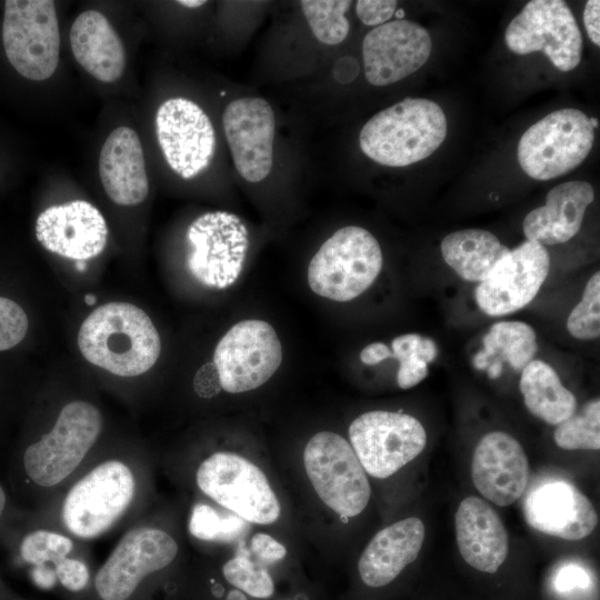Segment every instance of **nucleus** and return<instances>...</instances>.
Listing matches in <instances>:
<instances>
[{
    "label": "nucleus",
    "instance_id": "1",
    "mask_svg": "<svg viewBox=\"0 0 600 600\" xmlns=\"http://www.w3.org/2000/svg\"><path fill=\"white\" fill-rule=\"evenodd\" d=\"M78 347L92 364L116 376L148 371L161 352V340L149 316L127 302H109L82 322Z\"/></svg>",
    "mask_w": 600,
    "mask_h": 600
},
{
    "label": "nucleus",
    "instance_id": "2",
    "mask_svg": "<svg viewBox=\"0 0 600 600\" xmlns=\"http://www.w3.org/2000/svg\"><path fill=\"white\" fill-rule=\"evenodd\" d=\"M447 136V119L431 100L407 98L386 108L362 127V152L379 164L406 167L431 156Z\"/></svg>",
    "mask_w": 600,
    "mask_h": 600
},
{
    "label": "nucleus",
    "instance_id": "3",
    "mask_svg": "<svg viewBox=\"0 0 600 600\" xmlns=\"http://www.w3.org/2000/svg\"><path fill=\"white\" fill-rule=\"evenodd\" d=\"M382 251L367 229L347 226L327 239L308 267V283L318 296L344 302L362 294L382 269Z\"/></svg>",
    "mask_w": 600,
    "mask_h": 600
},
{
    "label": "nucleus",
    "instance_id": "4",
    "mask_svg": "<svg viewBox=\"0 0 600 600\" xmlns=\"http://www.w3.org/2000/svg\"><path fill=\"white\" fill-rule=\"evenodd\" d=\"M593 142L590 118L578 109H560L522 134L517 149L518 161L529 177L551 180L581 164Z\"/></svg>",
    "mask_w": 600,
    "mask_h": 600
},
{
    "label": "nucleus",
    "instance_id": "5",
    "mask_svg": "<svg viewBox=\"0 0 600 600\" xmlns=\"http://www.w3.org/2000/svg\"><path fill=\"white\" fill-rule=\"evenodd\" d=\"M2 41L10 64L22 77L42 81L59 62L60 34L52 0H7Z\"/></svg>",
    "mask_w": 600,
    "mask_h": 600
},
{
    "label": "nucleus",
    "instance_id": "6",
    "mask_svg": "<svg viewBox=\"0 0 600 600\" xmlns=\"http://www.w3.org/2000/svg\"><path fill=\"white\" fill-rule=\"evenodd\" d=\"M101 429L102 417L93 404H66L52 430L26 449L22 461L27 476L41 487L61 482L80 464Z\"/></svg>",
    "mask_w": 600,
    "mask_h": 600
},
{
    "label": "nucleus",
    "instance_id": "7",
    "mask_svg": "<svg viewBox=\"0 0 600 600\" xmlns=\"http://www.w3.org/2000/svg\"><path fill=\"white\" fill-rule=\"evenodd\" d=\"M307 476L318 497L341 517H356L367 507L371 488L351 444L341 436L321 431L303 452Z\"/></svg>",
    "mask_w": 600,
    "mask_h": 600
},
{
    "label": "nucleus",
    "instance_id": "8",
    "mask_svg": "<svg viewBox=\"0 0 600 600\" xmlns=\"http://www.w3.org/2000/svg\"><path fill=\"white\" fill-rule=\"evenodd\" d=\"M134 490L127 464L119 460L98 464L67 493L62 506L66 528L82 539L104 533L128 509Z\"/></svg>",
    "mask_w": 600,
    "mask_h": 600
},
{
    "label": "nucleus",
    "instance_id": "9",
    "mask_svg": "<svg viewBox=\"0 0 600 600\" xmlns=\"http://www.w3.org/2000/svg\"><path fill=\"white\" fill-rule=\"evenodd\" d=\"M196 480L204 494L248 522L270 524L280 516L266 474L239 454L213 453L199 466Z\"/></svg>",
    "mask_w": 600,
    "mask_h": 600
},
{
    "label": "nucleus",
    "instance_id": "10",
    "mask_svg": "<svg viewBox=\"0 0 600 600\" xmlns=\"http://www.w3.org/2000/svg\"><path fill=\"white\" fill-rule=\"evenodd\" d=\"M351 447L364 471L386 479L418 457L427 433L414 417L374 410L360 414L349 427Z\"/></svg>",
    "mask_w": 600,
    "mask_h": 600
},
{
    "label": "nucleus",
    "instance_id": "11",
    "mask_svg": "<svg viewBox=\"0 0 600 600\" xmlns=\"http://www.w3.org/2000/svg\"><path fill=\"white\" fill-rule=\"evenodd\" d=\"M504 40L517 54L543 52L563 72L573 70L581 60V31L562 0L529 1L507 27Z\"/></svg>",
    "mask_w": 600,
    "mask_h": 600
},
{
    "label": "nucleus",
    "instance_id": "12",
    "mask_svg": "<svg viewBox=\"0 0 600 600\" xmlns=\"http://www.w3.org/2000/svg\"><path fill=\"white\" fill-rule=\"evenodd\" d=\"M282 362V346L273 327L263 320L236 323L218 342L213 364L221 388L241 393L259 388Z\"/></svg>",
    "mask_w": 600,
    "mask_h": 600
},
{
    "label": "nucleus",
    "instance_id": "13",
    "mask_svg": "<svg viewBox=\"0 0 600 600\" xmlns=\"http://www.w3.org/2000/svg\"><path fill=\"white\" fill-rule=\"evenodd\" d=\"M188 268L201 283L218 289L239 277L249 244L241 219L227 211L206 212L188 228Z\"/></svg>",
    "mask_w": 600,
    "mask_h": 600
},
{
    "label": "nucleus",
    "instance_id": "14",
    "mask_svg": "<svg viewBox=\"0 0 600 600\" xmlns=\"http://www.w3.org/2000/svg\"><path fill=\"white\" fill-rule=\"evenodd\" d=\"M156 132L167 163L181 178L192 179L209 167L216 133L194 101L178 97L162 102L156 113Z\"/></svg>",
    "mask_w": 600,
    "mask_h": 600
},
{
    "label": "nucleus",
    "instance_id": "15",
    "mask_svg": "<svg viewBox=\"0 0 600 600\" xmlns=\"http://www.w3.org/2000/svg\"><path fill=\"white\" fill-rule=\"evenodd\" d=\"M549 270L550 257L546 247L526 240L509 250L478 283L476 302L490 317L511 314L534 299Z\"/></svg>",
    "mask_w": 600,
    "mask_h": 600
},
{
    "label": "nucleus",
    "instance_id": "16",
    "mask_svg": "<svg viewBox=\"0 0 600 600\" xmlns=\"http://www.w3.org/2000/svg\"><path fill=\"white\" fill-rule=\"evenodd\" d=\"M178 553L176 540L166 531L140 527L127 532L96 574L102 600H127L141 580L169 566Z\"/></svg>",
    "mask_w": 600,
    "mask_h": 600
},
{
    "label": "nucleus",
    "instance_id": "17",
    "mask_svg": "<svg viewBox=\"0 0 600 600\" xmlns=\"http://www.w3.org/2000/svg\"><path fill=\"white\" fill-rule=\"evenodd\" d=\"M224 136L238 173L249 182L268 177L273 161L274 112L263 98L232 100L222 114Z\"/></svg>",
    "mask_w": 600,
    "mask_h": 600
},
{
    "label": "nucleus",
    "instance_id": "18",
    "mask_svg": "<svg viewBox=\"0 0 600 600\" xmlns=\"http://www.w3.org/2000/svg\"><path fill=\"white\" fill-rule=\"evenodd\" d=\"M427 29L403 19L369 31L362 41L364 76L372 86L398 82L420 69L431 53Z\"/></svg>",
    "mask_w": 600,
    "mask_h": 600
},
{
    "label": "nucleus",
    "instance_id": "19",
    "mask_svg": "<svg viewBox=\"0 0 600 600\" xmlns=\"http://www.w3.org/2000/svg\"><path fill=\"white\" fill-rule=\"evenodd\" d=\"M36 236L48 251L84 261L103 251L108 227L93 204L74 200L42 211L36 221Z\"/></svg>",
    "mask_w": 600,
    "mask_h": 600
},
{
    "label": "nucleus",
    "instance_id": "20",
    "mask_svg": "<svg viewBox=\"0 0 600 600\" xmlns=\"http://www.w3.org/2000/svg\"><path fill=\"white\" fill-rule=\"evenodd\" d=\"M529 462L522 446L503 431L484 434L471 461V478L477 490L497 506L507 507L527 488Z\"/></svg>",
    "mask_w": 600,
    "mask_h": 600
},
{
    "label": "nucleus",
    "instance_id": "21",
    "mask_svg": "<svg viewBox=\"0 0 600 600\" xmlns=\"http://www.w3.org/2000/svg\"><path fill=\"white\" fill-rule=\"evenodd\" d=\"M523 513L531 528L570 541L588 537L598 523L590 500L564 480L548 481L532 489L523 502Z\"/></svg>",
    "mask_w": 600,
    "mask_h": 600
},
{
    "label": "nucleus",
    "instance_id": "22",
    "mask_svg": "<svg viewBox=\"0 0 600 600\" xmlns=\"http://www.w3.org/2000/svg\"><path fill=\"white\" fill-rule=\"evenodd\" d=\"M462 559L476 570L494 573L508 556L507 529L497 511L478 497L463 499L454 516Z\"/></svg>",
    "mask_w": 600,
    "mask_h": 600
},
{
    "label": "nucleus",
    "instance_id": "23",
    "mask_svg": "<svg viewBox=\"0 0 600 600\" xmlns=\"http://www.w3.org/2000/svg\"><path fill=\"white\" fill-rule=\"evenodd\" d=\"M99 176L108 197L120 206L141 203L149 192L144 154L137 132L116 128L99 157Z\"/></svg>",
    "mask_w": 600,
    "mask_h": 600
},
{
    "label": "nucleus",
    "instance_id": "24",
    "mask_svg": "<svg viewBox=\"0 0 600 600\" xmlns=\"http://www.w3.org/2000/svg\"><path fill=\"white\" fill-rule=\"evenodd\" d=\"M593 199V187L587 181H569L553 187L547 194L546 204L526 216V240L542 246L569 241L579 232L587 208Z\"/></svg>",
    "mask_w": 600,
    "mask_h": 600
},
{
    "label": "nucleus",
    "instance_id": "25",
    "mask_svg": "<svg viewBox=\"0 0 600 600\" xmlns=\"http://www.w3.org/2000/svg\"><path fill=\"white\" fill-rule=\"evenodd\" d=\"M426 528L416 517H410L380 530L363 550L358 570L369 587L379 588L393 581L413 562L423 544Z\"/></svg>",
    "mask_w": 600,
    "mask_h": 600
},
{
    "label": "nucleus",
    "instance_id": "26",
    "mask_svg": "<svg viewBox=\"0 0 600 600\" xmlns=\"http://www.w3.org/2000/svg\"><path fill=\"white\" fill-rule=\"evenodd\" d=\"M70 44L78 63L99 81L114 82L122 76L124 48L101 12L88 10L76 18L70 29Z\"/></svg>",
    "mask_w": 600,
    "mask_h": 600
},
{
    "label": "nucleus",
    "instance_id": "27",
    "mask_svg": "<svg viewBox=\"0 0 600 600\" xmlns=\"http://www.w3.org/2000/svg\"><path fill=\"white\" fill-rule=\"evenodd\" d=\"M444 262L462 279L482 282L498 261L510 250L490 231L463 229L441 241Z\"/></svg>",
    "mask_w": 600,
    "mask_h": 600
},
{
    "label": "nucleus",
    "instance_id": "28",
    "mask_svg": "<svg viewBox=\"0 0 600 600\" xmlns=\"http://www.w3.org/2000/svg\"><path fill=\"white\" fill-rule=\"evenodd\" d=\"M519 388L529 412L548 424L558 426L577 411L574 394L542 360H532L521 370Z\"/></svg>",
    "mask_w": 600,
    "mask_h": 600
},
{
    "label": "nucleus",
    "instance_id": "29",
    "mask_svg": "<svg viewBox=\"0 0 600 600\" xmlns=\"http://www.w3.org/2000/svg\"><path fill=\"white\" fill-rule=\"evenodd\" d=\"M537 334L533 328L522 321H500L483 337V349L472 360L477 369H487L490 359L499 356V362L507 361L516 371H521L537 352Z\"/></svg>",
    "mask_w": 600,
    "mask_h": 600
},
{
    "label": "nucleus",
    "instance_id": "30",
    "mask_svg": "<svg viewBox=\"0 0 600 600\" xmlns=\"http://www.w3.org/2000/svg\"><path fill=\"white\" fill-rule=\"evenodd\" d=\"M392 358L399 361L397 382L401 389L420 383L428 376V363L437 357L436 342L418 333H404L391 341Z\"/></svg>",
    "mask_w": 600,
    "mask_h": 600
},
{
    "label": "nucleus",
    "instance_id": "31",
    "mask_svg": "<svg viewBox=\"0 0 600 600\" xmlns=\"http://www.w3.org/2000/svg\"><path fill=\"white\" fill-rule=\"evenodd\" d=\"M349 0H302L301 10L318 41L328 46L341 43L348 36L350 23L346 13Z\"/></svg>",
    "mask_w": 600,
    "mask_h": 600
},
{
    "label": "nucleus",
    "instance_id": "32",
    "mask_svg": "<svg viewBox=\"0 0 600 600\" xmlns=\"http://www.w3.org/2000/svg\"><path fill=\"white\" fill-rule=\"evenodd\" d=\"M553 440L564 450H599L600 400L588 401L580 411L559 423Z\"/></svg>",
    "mask_w": 600,
    "mask_h": 600
},
{
    "label": "nucleus",
    "instance_id": "33",
    "mask_svg": "<svg viewBox=\"0 0 600 600\" xmlns=\"http://www.w3.org/2000/svg\"><path fill=\"white\" fill-rule=\"evenodd\" d=\"M247 522L237 514L221 516L213 508L198 503L192 509L189 530L198 539L229 543L248 534Z\"/></svg>",
    "mask_w": 600,
    "mask_h": 600
},
{
    "label": "nucleus",
    "instance_id": "34",
    "mask_svg": "<svg viewBox=\"0 0 600 600\" xmlns=\"http://www.w3.org/2000/svg\"><path fill=\"white\" fill-rule=\"evenodd\" d=\"M569 333L579 340H593L600 336V273L587 281L582 298L567 319Z\"/></svg>",
    "mask_w": 600,
    "mask_h": 600
},
{
    "label": "nucleus",
    "instance_id": "35",
    "mask_svg": "<svg viewBox=\"0 0 600 600\" xmlns=\"http://www.w3.org/2000/svg\"><path fill=\"white\" fill-rule=\"evenodd\" d=\"M224 579L244 594L258 599L270 598L274 592L272 577L267 569L239 554L222 567Z\"/></svg>",
    "mask_w": 600,
    "mask_h": 600
},
{
    "label": "nucleus",
    "instance_id": "36",
    "mask_svg": "<svg viewBox=\"0 0 600 600\" xmlns=\"http://www.w3.org/2000/svg\"><path fill=\"white\" fill-rule=\"evenodd\" d=\"M72 541L59 533L48 530H36L27 534L20 543V554L24 561L42 566L66 558L72 550Z\"/></svg>",
    "mask_w": 600,
    "mask_h": 600
},
{
    "label": "nucleus",
    "instance_id": "37",
    "mask_svg": "<svg viewBox=\"0 0 600 600\" xmlns=\"http://www.w3.org/2000/svg\"><path fill=\"white\" fill-rule=\"evenodd\" d=\"M28 317L13 300L0 297V351L17 346L28 331Z\"/></svg>",
    "mask_w": 600,
    "mask_h": 600
},
{
    "label": "nucleus",
    "instance_id": "38",
    "mask_svg": "<svg viewBox=\"0 0 600 600\" xmlns=\"http://www.w3.org/2000/svg\"><path fill=\"white\" fill-rule=\"evenodd\" d=\"M397 6L396 0H359L356 2V12L366 26L379 27L391 19Z\"/></svg>",
    "mask_w": 600,
    "mask_h": 600
},
{
    "label": "nucleus",
    "instance_id": "39",
    "mask_svg": "<svg viewBox=\"0 0 600 600\" xmlns=\"http://www.w3.org/2000/svg\"><path fill=\"white\" fill-rule=\"evenodd\" d=\"M56 574L61 584L70 591L82 590L89 581L87 566L72 558H63L54 563Z\"/></svg>",
    "mask_w": 600,
    "mask_h": 600
},
{
    "label": "nucleus",
    "instance_id": "40",
    "mask_svg": "<svg viewBox=\"0 0 600 600\" xmlns=\"http://www.w3.org/2000/svg\"><path fill=\"white\" fill-rule=\"evenodd\" d=\"M251 550L264 562H276L284 558L287 550L274 538L266 533H256L251 539Z\"/></svg>",
    "mask_w": 600,
    "mask_h": 600
},
{
    "label": "nucleus",
    "instance_id": "41",
    "mask_svg": "<svg viewBox=\"0 0 600 600\" xmlns=\"http://www.w3.org/2000/svg\"><path fill=\"white\" fill-rule=\"evenodd\" d=\"M193 388L202 398H211L222 389L213 362L207 363L199 369L193 380Z\"/></svg>",
    "mask_w": 600,
    "mask_h": 600
},
{
    "label": "nucleus",
    "instance_id": "42",
    "mask_svg": "<svg viewBox=\"0 0 600 600\" xmlns=\"http://www.w3.org/2000/svg\"><path fill=\"white\" fill-rule=\"evenodd\" d=\"M589 583L587 571L578 566H567L559 570L554 584L558 591L567 592L576 588H586Z\"/></svg>",
    "mask_w": 600,
    "mask_h": 600
},
{
    "label": "nucleus",
    "instance_id": "43",
    "mask_svg": "<svg viewBox=\"0 0 600 600\" xmlns=\"http://www.w3.org/2000/svg\"><path fill=\"white\" fill-rule=\"evenodd\" d=\"M600 1L589 0L587 1L583 10V23L589 39L597 46H600Z\"/></svg>",
    "mask_w": 600,
    "mask_h": 600
},
{
    "label": "nucleus",
    "instance_id": "44",
    "mask_svg": "<svg viewBox=\"0 0 600 600\" xmlns=\"http://www.w3.org/2000/svg\"><path fill=\"white\" fill-rule=\"evenodd\" d=\"M389 358H392L391 349L383 342H372L360 352V360L366 366H374Z\"/></svg>",
    "mask_w": 600,
    "mask_h": 600
},
{
    "label": "nucleus",
    "instance_id": "45",
    "mask_svg": "<svg viewBox=\"0 0 600 600\" xmlns=\"http://www.w3.org/2000/svg\"><path fill=\"white\" fill-rule=\"evenodd\" d=\"M226 600H248L246 594L243 592H241L240 590L238 589H231L227 597H226Z\"/></svg>",
    "mask_w": 600,
    "mask_h": 600
},
{
    "label": "nucleus",
    "instance_id": "46",
    "mask_svg": "<svg viewBox=\"0 0 600 600\" xmlns=\"http://www.w3.org/2000/svg\"><path fill=\"white\" fill-rule=\"evenodd\" d=\"M179 4L187 7V8H198L206 3L203 0H180L178 1Z\"/></svg>",
    "mask_w": 600,
    "mask_h": 600
},
{
    "label": "nucleus",
    "instance_id": "47",
    "mask_svg": "<svg viewBox=\"0 0 600 600\" xmlns=\"http://www.w3.org/2000/svg\"><path fill=\"white\" fill-rule=\"evenodd\" d=\"M6 502H7V498H6L4 490H3V488L0 486V517H1V514L3 513V510H4V508H6Z\"/></svg>",
    "mask_w": 600,
    "mask_h": 600
},
{
    "label": "nucleus",
    "instance_id": "48",
    "mask_svg": "<svg viewBox=\"0 0 600 600\" xmlns=\"http://www.w3.org/2000/svg\"><path fill=\"white\" fill-rule=\"evenodd\" d=\"M84 301L87 304L93 306L96 303V297L93 294H87Z\"/></svg>",
    "mask_w": 600,
    "mask_h": 600
},
{
    "label": "nucleus",
    "instance_id": "49",
    "mask_svg": "<svg viewBox=\"0 0 600 600\" xmlns=\"http://www.w3.org/2000/svg\"><path fill=\"white\" fill-rule=\"evenodd\" d=\"M76 268L79 270V271H84L86 270V263L84 261H78L76 263Z\"/></svg>",
    "mask_w": 600,
    "mask_h": 600
},
{
    "label": "nucleus",
    "instance_id": "50",
    "mask_svg": "<svg viewBox=\"0 0 600 600\" xmlns=\"http://www.w3.org/2000/svg\"><path fill=\"white\" fill-rule=\"evenodd\" d=\"M397 16H398V18H402L403 17V10H399Z\"/></svg>",
    "mask_w": 600,
    "mask_h": 600
}]
</instances>
